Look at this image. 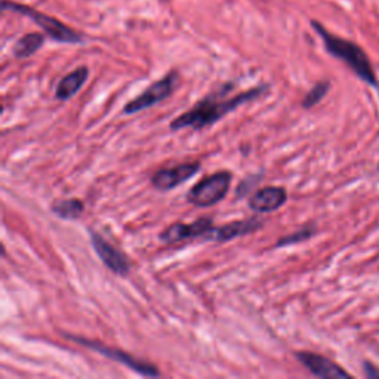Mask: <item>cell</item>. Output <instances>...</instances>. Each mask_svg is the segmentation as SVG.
<instances>
[{
  "mask_svg": "<svg viewBox=\"0 0 379 379\" xmlns=\"http://www.w3.org/2000/svg\"><path fill=\"white\" fill-rule=\"evenodd\" d=\"M233 89H235L233 82L223 83L221 87H218L216 89L207 94L205 98H202L200 101L195 103L188 112L175 117L169 124V129L172 132L187 128H191L194 131H202L207 126H212L216 121L224 119L227 114L236 112L240 105L258 100L260 96H262L268 89H270V87H268V84H260V87L243 91L233 98H225V95H228Z\"/></svg>",
  "mask_w": 379,
  "mask_h": 379,
  "instance_id": "obj_1",
  "label": "cell"
},
{
  "mask_svg": "<svg viewBox=\"0 0 379 379\" xmlns=\"http://www.w3.org/2000/svg\"><path fill=\"white\" fill-rule=\"evenodd\" d=\"M311 24L314 30L317 31V34L322 38L326 51L329 54L341 59L344 64H347L359 79L371 84V87H378L375 70L371 64L368 55H366V52L359 45L329 33L319 22L313 21Z\"/></svg>",
  "mask_w": 379,
  "mask_h": 379,
  "instance_id": "obj_2",
  "label": "cell"
},
{
  "mask_svg": "<svg viewBox=\"0 0 379 379\" xmlns=\"http://www.w3.org/2000/svg\"><path fill=\"white\" fill-rule=\"evenodd\" d=\"M231 181H233V174L230 170H218L215 174L207 175L191 187L186 195L187 202L195 207H211L218 205L225 199Z\"/></svg>",
  "mask_w": 379,
  "mask_h": 379,
  "instance_id": "obj_3",
  "label": "cell"
},
{
  "mask_svg": "<svg viewBox=\"0 0 379 379\" xmlns=\"http://www.w3.org/2000/svg\"><path fill=\"white\" fill-rule=\"evenodd\" d=\"M3 9L9 10H15L18 14L26 15L30 18L33 22L38 24V26L45 31L49 39H52L59 43H82L83 42V36L77 33L76 30L70 29L66 26L64 22H61L59 20L46 15L40 10H36L27 5H20L15 2H3Z\"/></svg>",
  "mask_w": 379,
  "mask_h": 379,
  "instance_id": "obj_4",
  "label": "cell"
},
{
  "mask_svg": "<svg viewBox=\"0 0 379 379\" xmlns=\"http://www.w3.org/2000/svg\"><path fill=\"white\" fill-rule=\"evenodd\" d=\"M64 336L73 342H76V344L82 345V347H87L92 351H96L103 354L104 357L113 360L116 363H120L126 366L128 369L133 371L138 375H142V376H149V378H157L161 376V371L157 369V366L145 362V360H140L137 357H133L132 354L120 350V348H114V347H110L107 344H103V342L96 341V339H89V338H83V336H77V335H67L64 334Z\"/></svg>",
  "mask_w": 379,
  "mask_h": 379,
  "instance_id": "obj_5",
  "label": "cell"
},
{
  "mask_svg": "<svg viewBox=\"0 0 379 379\" xmlns=\"http://www.w3.org/2000/svg\"><path fill=\"white\" fill-rule=\"evenodd\" d=\"M178 80H179L178 73L175 70L169 71L162 79L153 82L150 87L142 91L138 96L126 103L124 105V110H121V113L126 116L137 114L140 112H144V110H149L157 104H161L162 101L166 100V98L174 94Z\"/></svg>",
  "mask_w": 379,
  "mask_h": 379,
  "instance_id": "obj_6",
  "label": "cell"
},
{
  "mask_svg": "<svg viewBox=\"0 0 379 379\" xmlns=\"http://www.w3.org/2000/svg\"><path fill=\"white\" fill-rule=\"evenodd\" d=\"M214 228V219L203 216L194 219L193 223H175L169 225L158 235V240L165 244H177L193 239L209 240Z\"/></svg>",
  "mask_w": 379,
  "mask_h": 379,
  "instance_id": "obj_7",
  "label": "cell"
},
{
  "mask_svg": "<svg viewBox=\"0 0 379 379\" xmlns=\"http://www.w3.org/2000/svg\"><path fill=\"white\" fill-rule=\"evenodd\" d=\"M88 235H89V240L95 253L98 255V258L103 261V264L108 268V270L117 276L126 277L131 272V262L128 256L120 249L113 246L112 243L105 240L94 228L88 230Z\"/></svg>",
  "mask_w": 379,
  "mask_h": 379,
  "instance_id": "obj_8",
  "label": "cell"
},
{
  "mask_svg": "<svg viewBox=\"0 0 379 379\" xmlns=\"http://www.w3.org/2000/svg\"><path fill=\"white\" fill-rule=\"evenodd\" d=\"M200 170V162H184L172 168L157 169L151 175L150 182L157 191H170L175 187L184 184L190 178L198 175Z\"/></svg>",
  "mask_w": 379,
  "mask_h": 379,
  "instance_id": "obj_9",
  "label": "cell"
},
{
  "mask_svg": "<svg viewBox=\"0 0 379 379\" xmlns=\"http://www.w3.org/2000/svg\"><path fill=\"white\" fill-rule=\"evenodd\" d=\"M297 360L304 366L305 369L310 371L314 376L323 379H342L351 378V375L341 368L339 364L327 359L322 354L311 352V351H297Z\"/></svg>",
  "mask_w": 379,
  "mask_h": 379,
  "instance_id": "obj_10",
  "label": "cell"
},
{
  "mask_svg": "<svg viewBox=\"0 0 379 379\" xmlns=\"http://www.w3.org/2000/svg\"><path fill=\"white\" fill-rule=\"evenodd\" d=\"M288 202V191L285 187L267 186L256 190L248 202L251 211L255 214H270L278 211Z\"/></svg>",
  "mask_w": 379,
  "mask_h": 379,
  "instance_id": "obj_11",
  "label": "cell"
},
{
  "mask_svg": "<svg viewBox=\"0 0 379 379\" xmlns=\"http://www.w3.org/2000/svg\"><path fill=\"white\" fill-rule=\"evenodd\" d=\"M262 225H264V221L260 216H251L246 219H239V221H231L221 227H215L209 240L227 243L235 239L252 235L255 233V231L262 228Z\"/></svg>",
  "mask_w": 379,
  "mask_h": 379,
  "instance_id": "obj_12",
  "label": "cell"
},
{
  "mask_svg": "<svg viewBox=\"0 0 379 379\" xmlns=\"http://www.w3.org/2000/svg\"><path fill=\"white\" fill-rule=\"evenodd\" d=\"M89 77V68L87 66H80L66 75L57 84L55 98L58 101H68L75 96L87 83Z\"/></svg>",
  "mask_w": 379,
  "mask_h": 379,
  "instance_id": "obj_13",
  "label": "cell"
},
{
  "mask_svg": "<svg viewBox=\"0 0 379 379\" xmlns=\"http://www.w3.org/2000/svg\"><path fill=\"white\" fill-rule=\"evenodd\" d=\"M45 45V36L40 33H29L17 40L12 54L18 59H26L34 55Z\"/></svg>",
  "mask_w": 379,
  "mask_h": 379,
  "instance_id": "obj_14",
  "label": "cell"
},
{
  "mask_svg": "<svg viewBox=\"0 0 379 379\" xmlns=\"http://www.w3.org/2000/svg\"><path fill=\"white\" fill-rule=\"evenodd\" d=\"M51 211L66 221H76L84 212V203L80 199H64L52 203Z\"/></svg>",
  "mask_w": 379,
  "mask_h": 379,
  "instance_id": "obj_15",
  "label": "cell"
},
{
  "mask_svg": "<svg viewBox=\"0 0 379 379\" xmlns=\"http://www.w3.org/2000/svg\"><path fill=\"white\" fill-rule=\"evenodd\" d=\"M315 233H317L315 225H313V224L304 225L302 228L293 231V233H290V235H285L282 237H278V240L274 243V249L293 246V244H298V243H302L305 240H310L311 237H314Z\"/></svg>",
  "mask_w": 379,
  "mask_h": 379,
  "instance_id": "obj_16",
  "label": "cell"
},
{
  "mask_svg": "<svg viewBox=\"0 0 379 379\" xmlns=\"http://www.w3.org/2000/svg\"><path fill=\"white\" fill-rule=\"evenodd\" d=\"M329 89H331V83H329L327 80L315 83L314 87L307 92V95L304 96L302 107H304L305 110H310V108L315 107V105L319 104V103L323 100V98L327 95Z\"/></svg>",
  "mask_w": 379,
  "mask_h": 379,
  "instance_id": "obj_17",
  "label": "cell"
},
{
  "mask_svg": "<svg viewBox=\"0 0 379 379\" xmlns=\"http://www.w3.org/2000/svg\"><path fill=\"white\" fill-rule=\"evenodd\" d=\"M262 179V174H256V175H251V177H246L244 179L240 181V184L237 186V190H236V199H244L246 195L252 191V188L258 184V182Z\"/></svg>",
  "mask_w": 379,
  "mask_h": 379,
  "instance_id": "obj_18",
  "label": "cell"
},
{
  "mask_svg": "<svg viewBox=\"0 0 379 379\" xmlns=\"http://www.w3.org/2000/svg\"><path fill=\"white\" fill-rule=\"evenodd\" d=\"M364 373L368 378H379V371L375 368L373 364H371L368 362L364 363Z\"/></svg>",
  "mask_w": 379,
  "mask_h": 379,
  "instance_id": "obj_19",
  "label": "cell"
}]
</instances>
